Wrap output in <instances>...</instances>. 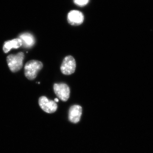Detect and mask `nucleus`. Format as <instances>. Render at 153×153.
Instances as JSON below:
<instances>
[{
	"mask_svg": "<svg viewBox=\"0 0 153 153\" xmlns=\"http://www.w3.org/2000/svg\"><path fill=\"white\" fill-rule=\"evenodd\" d=\"M43 64L41 61L31 60L28 61L25 66L26 77L30 80H33L37 77L38 73L43 68Z\"/></svg>",
	"mask_w": 153,
	"mask_h": 153,
	"instance_id": "1",
	"label": "nucleus"
},
{
	"mask_svg": "<svg viewBox=\"0 0 153 153\" xmlns=\"http://www.w3.org/2000/svg\"><path fill=\"white\" fill-rule=\"evenodd\" d=\"M25 55L22 52H19L16 55L11 54L7 58V63L10 70L13 72L19 71L23 66Z\"/></svg>",
	"mask_w": 153,
	"mask_h": 153,
	"instance_id": "2",
	"label": "nucleus"
},
{
	"mask_svg": "<svg viewBox=\"0 0 153 153\" xmlns=\"http://www.w3.org/2000/svg\"><path fill=\"white\" fill-rule=\"evenodd\" d=\"M76 62L72 56H66L63 59L60 67V70L63 74L70 75L74 73L76 68Z\"/></svg>",
	"mask_w": 153,
	"mask_h": 153,
	"instance_id": "3",
	"label": "nucleus"
},
{
	"mask_svg": "<svg viewBox=\"0 0 153 153\" xmlns=\"http://www.w3.org/2000/svg\"><path fill=\"white\" fill-rule=\"evenodd\" d=\"M54 92L62 101L66 102L70 96L69 87L65 83H55L54 85Z\"/></svg>",
	"mask_w": 153,
	"mask_h": 153,
	"instance_id": "4",
	"label": "nucleus"
},
{
	"mask_svg": "<svg viewBox=\"0 0 153 153\" xmlns=\"http://www.w3.org/2000/svg\"><path fill=\"white\" fill-rule=\"evenodd\" d=\"M40 107L43 111L48 113L55 112L57 108V104L55 101L50 100L45 96L40 97L38 100Z\"/></svg>",
	"mask_w": 153,
	"mask_h": 153,
	"instance_id": "5",
	"label": "nucleus"
},
{
	"mask_svg": "<svg viewBox=\"0 0 153 153\" xmlns=\"http://www.w3.org/2000/svg\"><path fill=\"white\" fill-rule=\"evenodd\" d=\"M68 22L72 26H79L81 25L84 21V16L80 11L72 10L68 14Z\"/></svg>",
	"mask_w": 153,
	"mask_h": 153,
	"instance_id": "6",
	"label": "nucleus"
},
{
	"mask_svg": "<svg viewBox=\"0 0 153 153\" xmlns=\"http://www.w3.org/2000/svg\"><path fill=\"white\" fill-rule=\"evenodd\" d=\"M82 113V107L79 105H73L69 108L68 119L73 123L79 122Z\"/></svg>",
	"mask_w": 153,
	"mask_h": 153,
	"instance_id": "7",
	"label": "nucleus"
},
{
	"mask_svg": "<svg viewBox=\"0 0 153 153\" xmlns=\"http://www.w3.org/2000/svg\"><path fill=\"white\" fill-rule=\"evenodd\" d=\"M19 38L22 41V46L25 48H31L35 45L36 43L35 38L30 33H23L20 35Z\"/></svg>",
	"mask_w": 153,
	"mask_h": 153,
	"instance_id": "8",
	"label": "nucleus"
},
{
	"mask_svg": "<svg viewBox=\"0 0 153 153\" xmlns=\"http://www.w3.org/2000/svg\"><path fill=\"white\" fill-rule=\"evenodd\" d=\"M22 41L19 38H16L11 41H6L3 46V51L5 53H8L12 49H17L22 47Z\"/></svg>",
	"mask_w": 153,
	"mask_h": 153,
	"instance_id": "9",
	"label": "nucleus"
},
{
	"mask_svg": "<svg viewBox=\"0 0 153 153\" xmlns=\"http://www.w3.org/2000/svg\"><path fill=\"white\" fill-rule=\"evenodd\" d=\"M74 4L79 7H84L87 4L89 0H73Z\"/></svg>",
	"mask_w": 153,
	"mask_h": 153,
	"instance_id": "10",
	"label": "nucleus"
},
{
	"mask_svg": "<svg viewBox=\"0 0 153 153\" xmlns=\"http://www.w3.org/2000/svg\"><path fill=\"white\" fill-rule=\"evenodd\" d=\"M54 101H55V102H58L59 101V100L58 99V98H55V100H54Z\"/></svg>",
	"mask_w": 153,
	"mask_h": 153,
	"instance_id": "11",
	"label": "nucleus"
}]
</instances>
